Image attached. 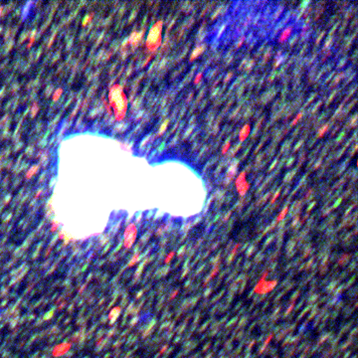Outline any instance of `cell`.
Here are the masks:
<instances>
[{
  "label": "cell",
  "mask_w": 358,
  "mask_h": 358,
  "mask_svg": "<svg viewBox=\"0 0 358 358\" xmlns=\"http://www.w3.org/2000/svg\"><path fill=\"white\" fill-rule=\"evenodd\" d=\"M250 133H251V127H250V125H249V124L244 125V127H242V130H240V134H239L240 141L243 142L245 139H247V137L249 136Z\"/></svg>",
  "instance_id": "5"
},
{
  "label": "cell",
  "mask_w": 358,
  "mask_h": 358,
  "mask_svg": "<svg viewBox=\"0 0 358 358\" xmlns=\"http://www.w3.org/2000/svg\"><path fill=\"white\" fill-rule=\"evenodd\" d=\"M280 191H277V192L276 193V195H275V196H274V198H273V200H272V203H274L275 201H276V199L277 198V196H280Z\"/></svg>",
  "instance_id": "15"
},
{
  "label": "cell",
  "mask_w": 358,
  "mask_h": 358,
  "mask_svg": "<svg viewBox=\"0 0 358 358\" xmlns=\"http://www.w3.org/2000/svg\"><path fill=\"white\" fill-rule=\"evenodd\" d=\"M291 28H288V29H286L282 33V35H280V42H283L285 40H286V38H288V36L291 35Z\"/></svg>",
  "instance_id": "7"
},
{
  "label": "cell",
  "mask_w": 358,
  "mask_h": 358,
  "mask_svg": "<svg viewBox=\"0 0 358 358\" xmlns=\"http://www.w3.org/2000/svg\"><path fill=\"white\" fill-rule=\"evenodd\" d=\"M202 77H203V73H202V72H200V73L198 74V75L196 76L195 80H194V84H195V85L199 84L200 81H201V79H202Z\"/></svg>",
  "instance_id": "11"
},
{
  "label": "cell",
  "mask_w": 358,
  "mask_h": 358,
  "mask_svg": "<svg viewBox=\"0 0 358 358\" xmlns=\"http://www.w3.org/2000/svg\"><path fill=\"white\" fill-rule=\"evenodd\" d=\"M204 51H205L204 46H200V47H197L196 49H194V51H193L192 54H191V56H190V61H194V60H195L198 56L201 55Z\"/></svg>",
  "instance_id": "6"
},
{
  "label": "cell",
  "mask_w": 358,
  "mask_h": 358,
  "mask_svg": "<svg viewBox=\"0 0 358 358\" xmlns=\"http://www.w3.org/2000/svg\"><path fill=\"white\" fill-rule=\"evenodd\" d=\"M37 170H38V166H34V167H33V169H32V168H31V169H30L29 171H28L26 178H30V177H31V174H34L35 172H37Z\"/></svg>",
  "instance_id": "9"
},
{
  "label": "cell",
  "mask_w": 358,
  "mask_h": 358,
  "mask_svg": "<svg viewBox=\"0 0 358 358\" xmlns=\"http://www.w3.org/2000/svg\"><path fill=\"white\" fill-rule=\"evenodd\" d=\"M229 147H230V142H227V143H226V145L224 146V148L222 149V154H225L226 152H227Z\"/></svg>",
  "instance_id": "13"
},
{
  "label": "cell",
  "mask_w": 358,
  "mask_h": 358,
  "mask_svg": "<svg viewBox=\"0 0 358 358\" xmlns=\"http://www.w3.org/2000/svg\"><path fill=\"white\" fill-rule=\"evenodd\" d=\"M143 35H144V32H143V31H141V32H133L130 35L127 43H128V44H131L133 47H136L137 44L139 43V41L141 40Z\"/></svg>",
  "instance_id": "4"
},
{
  "label": "cell",
  "mask_w": 358,
  "mask_h": 358,
  "mask_svg": "<svg viewBox=\"0 0 358 358\" xmlns=\"http://www.w3.org/2000/svg\"><path fill=\"white\" fill-rule=\"evenodd\" d=\"M110 101L111 108L116 113V119L117 121H121L124 117L127 108V99L122 91V86L116 84L111 89Z\"/></svg>",
  "instance_id": "1"
},
{
  "label": "cell",
  "mask_w": 358,
  "mask_h": 358,
  "mask_svg": "<svg viewBox=\"0 0 358 358\" xmlns=\"http://www.w3.org/2000/svg\"><path fill=\"white\" fill-rule=\"evenodd\" d=\"M327 130H328V124H326V125H324V127H322V130L319 131V133H318V135H317V137H322V135L326 133V131H327Z\"/></svg>",
  "instance_id": "10"
},
{
  "label": "cell",
  "mask_w": 358,
  "mask_h": 358,
  "mask_svg": "<svg viewBox=\"0 0 358 358\" xmlns=\"http://www.w3.org/2000/svg\"><path fill=\"white\" fill-rule=\"evenodd\" d=\"M162 26H163V22L161 20H159V21H157L155 24L150 28L146 43H145L146 49L149 51V52H154V51L159 47V45L161 44Z\"/></svg>",
  "instance_id": "2"
},
{
  "label": "cell",
  "mask_w": 358,
  "mask_h": 358,
  "mask_svg": "<svg viewBox=\"0 0 358 358\" xmlns=\"http://www.w3.org/2000/svg\"><path fill=\"white\" fill-rule=\"evenodd\" d=\"M245 177H246L245 172H242L236 179V187H237L238 192L240 193V195H244V194L247 192L249 187H250L249 183L246 181Z\"/></svg>",
  "instance_id": "3"
},
{
  "label": "cell",
  "mask_w": 358,
  "mask_h": 358,
  "mask_svg": "<svg viewBox=\"0 0 358 358\" xmlns=\"http://www.w3.org/2000/svg\"><path fill=\"white\" fill-rule=\"evenodd\" d=\"M302 113H299V114H297V117H296V119H294V122H293V124H293V125H294V124H297V122H299V119H300V117H302Z\"/></svg>",
  "instance_id": "12"
},
{
  "label": "cell",
  "mask_w": 358,
  "mask_h": 358,
  "mask_svg": "<svg viewBox=\"0 0 358 358\" xmlns=\"http://www.w3.org/2000/svg\"><path fill=\"white\" fill-rule=\"evenodd\" d=\"M286 212H288V208H286L285 210H283L282 213H280V216L279 217V220H280V219H283V217H285V214L286 213Z\"/></svg>",
  "instance_id": "14"
},
{
  "label": "cell",
  "mask_w": 358,
  "mask_h": 358,
  "mask_svg": "<svg viewBox=\"0 0 358 358\" xmlns=\"http://www.w3.org/2000/svg\"><path fill=\"white\" fill-rule=\"evenodd\" d=\"M168 122H169V121H168V119H166V121L163 122V124L161 125V128H160V130H159V133H157V136H160V134H162L163 133H164L165 131V130H166V127H167V124H168Z\"/></svg>",
  "instance_id": "8"
},
{
  "label": "cell",
  "mask_w": 358,
  "mask_h": 358,
  "mask_svg": "<svg viewBox=\"0 0 358 358\" xmlns=\"http://www.w3.org/2000/svg\"><path fill=\"white\" fill-rule=\"evenodd\" d=\"M244 40H245V38H242L241 39V41L239 42V44H238V47H240V46H241L242 44H243V42H244Z\"/></svg>",
  "instance_id": "16"
}]
</instances>
